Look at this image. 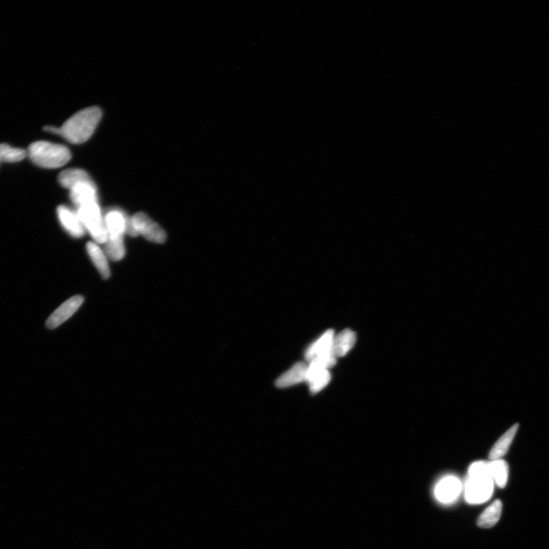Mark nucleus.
I'll return each instance as SVG.
<instances>
[{"label":"nucleus","mask_w":549,"mask_h":549,"mask_svg":"<svg viewBox=\"0 0 549 549\" xmlns=\"http://www.w3.org/2000/svg\"><path fill=\"white\" fill-rule=\"evenodd\" d=\"M101 109L93 106L74 114L59 129V135L74 145H81L93 135L101 117Z\"/></svg>","instance_id":"obj_1"},{"label":"nucleus","mask_w":549,"mask_h":549,"mask_svg":"<svg viewBox=\"0 0 549 549\" xmlns=\"http://www.w3.org/2000/svg\"><path fill=\"white\" fill-rule=\"evenodd\" d=\"M490 461H477L470 466L466 498L470 504H481L489 500L493 490Z\"/></svg>","instance_id":"obj_2"},{"label":"nucleus","mask_w":549,"mask_h":549,"mask_svg":"<svg viewBox=\"0 0 549 549\" xmlns=\"http://www.w3.org/2000/svg\"><path fill=\"white\" fill-rule=\"evenodd\" d=\"M27 156L36 166L46 169L60 168L72 159V153L67 147L48 141H36L31 144Z\"/></svg>","instance_id":"obj_3"},{"label":"nucleus","mask_w":549,"mask_h":549,"mask_svg":"<svg viewBox=\"0 0 549 549\" xmlns=\"http://www.w3.org/2000/svg\"><path fill=\"white\" fill-rule=\"evenodd\" d=\"M76 213L80 217L86 231L98 244L105 245L108 233L104 217L101 213L98 202H92L77 207Z\"/></svg>","instance_id":"obj_4"},{"label":"nucleus","mask_w":549,"mask_h":549,"mask_svg":"<svg viewBox=\"0 0 549 549\" xmlns=\"http://www.w3.org/2000/svg\"><path fill=\"white\" fill-rule=\"evenodd\" d=\"M104 221L108 237H123L124 233H129L131 237H137L138 235L133 227L131 218L121 209L113 208L107 211Z\"/></svg>","instance_id":"obj_5"},{"label":"nucleus","mask_w":549,"mask_h":549,"mask_svg":"<svg viewBox=\"0 0 549 549\" xmlns=\"http://www.w3.org/2000/svg\"><path fill=\"white\" fill-rule=\"evenodd\" d=\"M133 227L138 234L156 244H163L167 240L166 232L148 215L138 213L131 218Z\"/></svg>","instance_id":"obj_6"},{"label":"nucleus","mask_w":549,"mask_h":549,"mask_svg":"<svg viewBox=\"0 0 549 549\" xmlns=\"http://www.w3.org/2000/svg\"><path fill=\"white\" fill-rule=\"evenodd\" d=\"M84 299L81 295H75L70 297L65 303H63L57 310H55L49 319L47 320V328L54 329L65 323L81 308Z\"/></svg>","instance_id":"obj_7"},{"label":"nucleus","mask_w":549,"mask_h":549,"mask_svg":"<svg viewBox=\"0 0 549 549\" xmlns=\"http://www.w3.org/2000/svg\"><path fill=\"white\" fill-rule=\"evenodd\" d=\"M59 221L65 231L73 238H83L85 233V227L78 216L76 211L65 206H60L57 208Z\"/></svg>","instance_id":"obj_8"},{"label":"nucleus","mask_w":549,"mask_h":549,"mask_svg":"<svg viewBox=\"0 0 549 549\" xmlns=\"http://www.w3.org/2000/svg\"><path fill=\"white\" fill-rule=\"evenodd\" d=\"M69 198L76 207L98 202L97 187L92 179L78 183L69 190Z\"/></svg>","instance_id":"obj_9"},{"label":"nucleus","mask_w":549,"mask_h":549,"mask_svg":"<svg viewBox=\"0 0 549 549\" xmlns=\"http://www.w3.org/2000/svg\"><path fill=\"white\" fill-rule=\"evenodd\" d=\"M334 335L333 329H328L316 342L311 345L305 352V359L308 363L318 357L329 355L334 357L332 352V342Z\"/></svg>","instance_id":"obj_10"},{"label":"nucleus","mask_w":549,"mask_h":549,"mask_svg":"<svg viewBox=\"0 0 549 549\" xmlns=\"http://www.w3.org/2000/svg\"><path fill=\"white\" fill-rule=\"evenodd\" d=\"M331 375L329 370L317 366L308 365L306 382L309 384L311 393L316 394L324 389L329 382H331Z\"/></svg>","instance_id":"obj_11"},{"label":"nucleus","mask_w":549,"mask_h":549,"mask_svg":"<svg viewBox=\"0 0 549 549\" xmlns=\"http://www.w3.org/2000/svg\"><path fill=\"white\" fill-rule=\"evenodd\" d=\"M357 336L354 331L350 329H344L338 334L334 335L332 342V352L337 358L346 356L354 348Z\"/></svg>","instance_id":"obj_12"},{"label":"nucleus","mask_w":549,"mask_h":549,"mask_svg":"<svg viewBox=\"0 0 549 549\" xmlns=\"http://www.w3.org/2000/svg\"><path fill=\"white\" fill-rule=\"evenodd\" d=\"M461 489V485L458 478L448 477L439 483L436 489V495L444 503H450L458 498Z\"/></svg>","instance_id":"obj_13"},{"label":"nucleus","mask_w":549,"mask_h":549,"mask_svg":"<svg viewBox=\"0 0 549 549\" xmlns=\"http://www.w3.org/2000/svg\"><path fill=\"white\" fill-rule=\"evenodd\" d=\"M307 372L308 365L303 363H297L290 368L288 371L280 376L276 382L277 386L284 388L306 382Z\"/></svg>","instance_id":"obj_14"},{"label":"nucleus","mask_w":549,"mask_h":549,"mask_svg":"<svg viewBox=\"0 0 549 549\" xmlns=\"http://www.w3.org/2000/svg\"><path fill=\"white\" fill-rule=\"evenodd\" d=\"M88 253L93 263L95 265L97 270L104 279H108L111 277V272H110L109 265L108 263L106 255L104 251L95 244V243L89 242L86 245Z\"/></svg>","instance_id":"obj_15"},{"label":"nucleus","mask_w":549,"mask_h":549,"mask_svg":"<svg viewBox=\"0 0 549 549\" xmlns=\"http://www.w3.org/2000/svg\"><path fill=\"white\" fill-rule=\"evenodd\" d=\"M518 428V425L513 426L498 439V441L495 444H494L489 454L491 461L501 459V458L505 456L509 450V446H511L514 441Z\"/></svg>","instance_id":"obj_16"},{"label":"nucleus","mask_w":549,"mask_h":549,"mask_svg":"<svg viewBox=\"0 0 549 549\" xmlns=\"http://www.w3.org/2000/svg\"><path fill=\"white\" fill-rule=\"evenodd\" d=\"M92 178L85 170L81 169H68L60 172L58 176V182L62 187L67 190L85 181H89Z\"/></svg>","instance_id":"obj_17"},{"label":"nucleus","mask_w":549,"mask_h":549,"mask_svg":"<svg viewBox=\"0 0 549 549\" xmlns=\"http://www.w3.org/2000/svg\"><path fill=\"white\" fill-rule=\"evenodd\" d=\"M502 508H503V505H502V502L500 500H497L493 502L488 508H486L481 516L478 517L477 522L478 527L484 529H489L494 527L500 518Z\"/></svg>","instance_id":"obj_18"},{"label":"nucleus","mask_w":549,"mask_h":549,"mask_svg":"<svg viewBox=\"0 0 549 549\" xmlns=\"http://www.w3.org/2000/svg\"><path fill=\"white\" fill-rule=\"evenodd\" d=\"M493 480L499 488L504 489L507 484L509 468L507 462L502 459L490 461Z\"/></svg>","instance_id":"obj_19"},{"label":"nucleus","mask_w":549,"mask_h":549,"mask_svg":"<svg viewBox=\"0 0 549 549\" xmlns=\"http://www.w3.org/2000/svg\"><path fill=\"white\" fill-rule=\"evenodd\" d=\"M106 255L113 261L122 260L125 255L123 237H108L105 243Z\"/></svg>","instance_id":"obj_20"},{"label":"nucleus","mask_w":549,"mask_h":549,"mask_svg":"<svg viewBox=\"0 0 549 549\" xmlns=\"http://www.w3.org/2000/svg\"><path fill=\"white\" fill-rule=\"evenodd\" d=\"M26 156L27 152L23 149L0 144V162L17 163L24 160Z\"/></svg>","instance_id":"obj_21"}]
</instances>
